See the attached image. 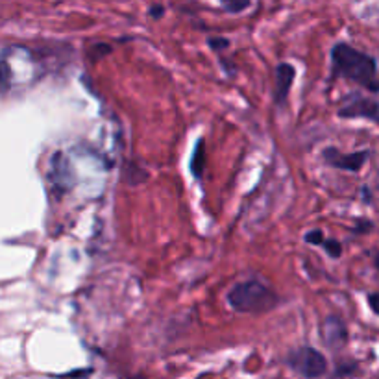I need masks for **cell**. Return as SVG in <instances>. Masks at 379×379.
<instances>
[{
  "label": "cell",
  "instance_id": "14",
  "mask_svg": "<svg viewBox=\"0 0 379 379\" xmlns=\"http://www.w3.org/2000/svg\"><path fill=\"white\" fill-rule=\"evenodd\" d=\"M111 52V47H102V45H95V49H92V54L95 58H98V54H109Z\"/></svg>",
  "mask_w": 379,
  "mask_h": 379
},
{
  "label": "cell",
  "instance_id": "19",
  "mask_svg": "<svg viewBox=\"0 0 379 379\" xmlns=\"http://www.w3.org/2000/svg\"><path fill=\"white\" fill-rule=\"evenodd\" d=\"M378 122H379V117H378Z\"/></svg>",
  "mask_w": 379,
  "mask_h": 379
},
{
  "label": "cell",
  "instance_id": "15",
  "mask_svg": "<svg viewBox=\"0 0 379 379\" xmlns=\"http://www.w3.org/2000/svg\"><path fill=\"white\" fill-rule=\"evenodd\" d=\"M370 227H372V224H370L369 220H361V223L357 224V227H355V232H366Z\"/></svg>",
  "mask_w": 379,
  "mask_h": 379
},
{
  "label": "cell",
  "instance_id": "9",
  "mask_svg": "<svg viewBox=\"0 0 379 379\" xmlns=\"http://www.w3.org/2000/svg\"><path fill=\"white\" fill-rule=\"evenodd\" d=\"M250 6L248 0H232V2H223V8L229 13H241Z\"/></svg>",
  "mask_w": 379,
  "mask_h": 379
},
{
  "label": "cell",
  "instance_id": "10",
  "mask_svg": "<svg viewBox=\"0 0 379 379\" xmlns=\"http://www.w3.org/2000/svg\"><path fill=\"white\" fill-rule=\"evenodd\" d=\"M325 237L322 229H311V232L305 233V243L309 244H324Z\"/></svg>",
  "mask_w": 379,
  "mask_h": 379
},
{
  "label": "cell",
  "instance_id": "13",
  "mask_svg": "<svg viewBox=\"0 0 379 379\" xmlns=\"http://www.w3.org/2000/svg\"><path fill=\"white\" fill-rule=\"evenodd\" d=\"M369 305L376 314H379V293L369 294Z\"/></svg>",
  "mask_w": 379,
  "mask_h": 379
},
{
  "label": "cell",
  "instance_id": "4",
  "mask_svg": "<svg viewBox=\"0 0 379 379\" xmlns=\"http://www.w3.org/2000/svg\"><path fill=\"white\" fill-rule=\"evenodd\" d=\"M369 157V152H353V154H342L337 148L330 147L324 150V159L328 165L348 172H357L359 168L363 167L364 161Z\"/></svg>",
  "mask_w": 379,
  "mask_h": 379
},
{
  "label": "cell",
  "instance_id": "5",
  "mask_svg": "<svg viewBox=\"0 0 379 379\" xmlns=\"http://www.w3.org/2000/svg\"><path fill=\"white\" fill-rule=\"evenodd\" d=\"M339 115L344 119H355V117H363V119L378 120L379 117V104L370 98L355 97L352 102H348L344 108L339 109Z\"/></svg>",
  "mask_w": 379,
  "mask_h": 379
},
{
  "label": "cell",
  "instance_id": "18",
  "mask_svg": "<svg viewBox=\"0 0 379 379\" xmlns=\"http://www.w3.org/2000/svg\"><path fill=\"white\" fill-rule=\"evenodd\" d=\"M124 379H145L143 376H130V378H124Z\"/></svg>",
  "mask_w": 379,
  "mask_h": 379
},
{
  "label": "cell",
  "instance_id": "12",
  "mask_svg": "<svg viewBox=\"0 0 379 379\" xmlns=\"http://www.w3.org/2000/svg\"><path fill=\"white\" fill-rule=\"evenodd\" d=\"M209 45H211L213 50H224V49H227L229 41H227V39H223V38H211L209 39Z\"/></svg>",
  "mask_w": 379,
  "mask_h": 379
},
{
  "label": "cell",
  "instance_id": "8",
  "mask_svg": "<svg viewBox=\"0 0 379 379\" xmlns=\"http://www.w3.org/2000/svg\"><path fill=\"white\" fill-rule=\"evenodd\" d=\"M204 161H206V150H204V141L196 143L195 150H193V156H191V172L195 178H200L202 168H204Z\"/></svg>",
  "mask_w": 379,
  "mask_h": 379
},
{
  "label": "cell",
  "instance_id": "3",
  "mask_svg": "<svg viewBox=\"0 0 379 379\" xmlns=\"http://www.w3.org/2000/svg\"><path fill=\"white\" fill-rule=\"evenodd\" d=\"M289 363L293 366L296 372L303 376V378L314 379L320 378V376L325 374V370H328V361L318 350H314V348H300L294 353H291V357H289Z\"/></svg>",
  "mask_w": 379,
  "mask_h": 379
},
{
  "label": "cell",
  "instance_id": "2",
  "mask_svg": "<svg viewBox=\"0 0 379 379\" xmlns=\"http://www.w3.org/2000/svg\"><path fill=\"white\" fill-rule=\"evenodd\" d=\"M227 302L239 313H268L276 307L280 298L263 283L243 282L229 291Z\"/></svg>",
  "mask_w": 379,
  "mask_h": 379
},
{
  "label": "cell",
  "instance_id": "1",
  "mask_svg": "<svg viewBox=\"0 0 379 379\" xmlns=\"http://www.w3.org/2000/svg\"><path fill=\"white\" fill-rule=\"evenodd\" d=\"M333 74L352 80L359 86L366 87L369 91L379 92L378 63L372 56L353 49L346 43H337L331 50Z\"/></svg>",
  "mask_w": 379,
  "mask_h": 379
},
{
  "label": "cell",
  "instance_id": "16",
  "mask_svg": "<svg viewBox=\"0 0 379 379\" xmlns=\"http://www.w3.org/2000/svg\"><path fill=\"white\" fill-rule=\"evenodd\" d=\"M163 6H154V8H152L150 10V13H152V17H154V19H157V17H161V13H163Z\"/></svg>",
  "mask_w": 379,
  "mask_h": 379
},
{
  "label": "cell",
  "instance_id": "11",
  "mask_svg": "<svg viewBox=\"0 0 379 379\" xmlns=\"http://www.w3.org/2000/svg\"><path fill=\"white\" fill-rule=\"evenodd\" d=\"M325 248V252L331 255V257H341L342 254V246L339 241H324V244H322Z\"/></svg>",
  "mask_w": 379,
  "mask_h": 379
},
{
  "label": "cell",
  "instance_id": "17",
  "mask_svg": "<svg viewBox=\"0 0 379 379\" xmlns=\"http://www.w3.org/2000/svg\"><path fill=\"white\" fill-rule=\"evenodd\" d=\"M374 263H376V266H378V271H379V254H376V257H374Z\"/></svg>",
  "mask_w": 379,
  "mask_h": 379
},
{
  "label": "cell",
  "instance_id": "7",
  "mask_svg": "<svg viewBox=\"0 0 379 379\" xmlns=\"http://www.w3.org/2000/svg\"><path fill=\"white\" fill-rule=\"evenodd\" d=\"M294 71L293 65H289V63H280L276 69V104L282 106L289 97V91H291V87H293L294 81Z\"/></svg>",
  "mask_w": 379,
  "mask_h": 379
},
{
  "label": "cell",
  "instance_id": "6",
  "mask_svg": "<svg viewBox=\"0 0 379 379\" xmlns=\"http://www.w3.org/2000/svg\"><path fill=\"white\" fill-rule=\"evenodd\" d=\"M322 337H324V342L330 348L344 346L348 339L346 325L337 316H328L324 325H322Z\"/></svg>",
  "mask_w": 379,
  "mask_h": 379
}]
</instances>
